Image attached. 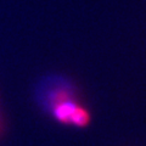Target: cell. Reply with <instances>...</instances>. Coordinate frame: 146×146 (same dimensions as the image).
Masks as SVG:
<instances>
[{
	"mask_svg": "<svg viewBox=\"0 0 146 146\" xmlns=\"http://www.w3.org/2000/svg\"><path fill=\"white\" fill-rule=\"evenodd\" d=\"M39 105L55 119L63 124L84 127L89 122V113L80 105L76 88L62 77H48L39 83L36 91Z\"/></svg>",
	"mask_w": 146,
	"mask_h": 146,
	"instance_id": "obj_1",
	"label": "cell"
}]
</instances>
